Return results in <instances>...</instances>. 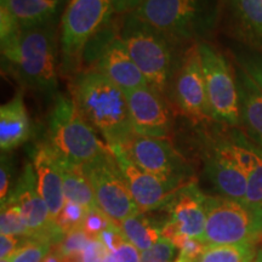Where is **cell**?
Wrapping results in <instances>:
<instances>
[{
  "label": "cell",
  "instance_id": "1",
  "mask_svg": "<svg viewBox=\"0 0 262 262\" xmlns=\"http://www.w3.org/2000/svg\"><path fill=\"white\" fill-rule=\"evenodd\" d=\"M73 101L108 147L126 145L135 135L125 93L95 68L75 75Z\"/></svg>",
  "mask_w": 262,
  "mask_h": 262
},
{
  "label": "cell",
  "instance_id": "2",
  "mask_svg": "<svg viewBox=\"0 0 262 262\" xmlns=\"http://www.w3.org/2000/svg\"><path fill=\"white\" fill-rule=\"evenodd\" d=\"M0 45L3 64L25 88L58 96L57 41L52 25L21 31Z\"/></svg>",
  "mask_w": 262,
  "mask_h": 262
},
{
  "label": "cell",
  "instance_id": "3",
  "mask_svg": "<svg viewBox=\"0 0 262 262\" xmlns=\"http://www.w3.org/2000/svg\"><path fill=\"white\" fill-rule=\"evenodd\" d=\"M47 142L62 159L80 166L110 152V147L81 116L73 98L62 95L55 98L49 116Z\"/></svg>",
  "mask_w": 262,
  "mask_h": 262
},
{
  "label": "cell",
  "instance_id": "4",
  "mask_svg": "<svg viewBox=\"0 0 262 262\" xmlns=\"http://www.w3.org/2000/svg\"><path fill=\"white\" fill-rule=\"evenodd\" d=\"M130 15L175 45L198 41L214 22L208 0H146Z\"/></svg>",
  "mask_w": 262,
  "mask_h": 262
},
{
  "label": "cell",
  "instance_id": "5",
  "mask_svg": "<svg viewBox=\"0 0 262 262\" xmlns=\"http://www.w3.org/2000/svg\"><path fill=\"white\" fill-rule=\"evenodd\" d=\"M127 54L157 93L166 90L176 71L173 42L127 14L119 33Z\"/></svg>",
  "mask_w": 262,
  "mask_h": 262
},
{
  "label": "cell",
  "instance_id": "6",
  "mask_svg": "<svg viewBox=\"0 0 262 262\" xmlns=\"http://www.w3.org/2000/svg\"><path fill=\"white\" fill-rule=\"evenodd\" d=\"M205 211V245H256L262 239V205L206 195Z\"/></svg>",
  "mask_w": 262,
  "mask_h": 262
},
{
  "label": "cell",
  "instance_id": "7",
  "mask_svg": "<svg viewBox=\"0 0 262 262\" xmlns=\"http://www.w3.org/2000/svg\"><path fill=\"white\" fill-rule=\"evenodd\" d=\"M114 12L111 0H70L61 21L62 66L74 71L88 44L103 31Z\"/></svg>",
  "mask_w": 262,
  "mask_h": 262
},
{
  "label": "cell",
  "instance_id": "8",
  "mask_svg": "<svg viewBox=\"0 0 262 262\" xmlns=\"http://www.w3.org/2000/svg\"><path fill=\"white\" fill-rule=\"evenodd\" d=\"M94 189L97 206L113 222L120 225L130 216L140 214L127 183L113 153H104L81 165Z\"/></svg>",
  "mask_w": 262,
  "mask_h": 262
},
{
  "label": "cell",
  "instance_id": "9",
  "mask_svg": "<svg viewBox=\"0 0 262 262\" xmlns=\"http://www.w3.org/2000/svg\"><path fill=\"white\" fill-rule=\"evenodd\" d=\"M198 49L212 120L228 126L241 125V107L234 70L224 55L208 42H198Z\"/></svg>",
  "mask_w": 262,
  "mask_h": 262
},
{
  "label": "cell",
  "instance_id": "10",
  "mask_svg": "<svg viewBox=\"0 0 262 262\" xmlns=\"http://www.w3.org/2000/svg\"><path fill=\"white\" fill-rule=\"evenodd\" d=\"M127 157L145 171L160 179L183 183L194 182L189 164L169 139H152L134 135L122 146Z\"/></svg>",
  "mask_w": 262,
  "mask_h": 262
},
{
  "label": "cell",
  "instance_id": "11",
  "mask_svg": "<svg viewBox=\"0 0 262 262\" xmlns=\"http://www.w3.org/2000/svg\"><path fill=\"white\" fill-rule=\"evenodd\" d=\"M205 198L195 182L180 188L165 205L169 220L162 226L163 237L175 245L185 238L203 242L206 224Z\"/></svg>",
  "mask_w": 262,
  "mask_h": 262
},
{
  "label": "cell",
  "instance_id": "12",
  "mask_svg": "<svg viewBox=\"0 0 262 262\" xmlns=\"http://www.w3.org/2000/svg\"><path fill=\"white\" fill-rule=\"evenodd\" d=\"M8 201L18 205L26 225L31 231L32 238L41 239L55 245L64 235L52 221L47 203L38 191L37 173L33 164L28 163L25 166L21 176L11 189Z\"/></svg>",
  "mask_w": 262,
  "mask_h": 262
},
{
  "label": "cell",
  "instance_id": "13",
  "mask_svg": "<svg viewBox=\"0 0 262 262\" xmlns=\"http://www.w3.org/2000/svg\"><path fill=\"white\" fill-rule=\"evenodd\" d=\"M116 158L120 171L123 172L134 201L141 212H147L163 208L170 198L188 183L169 181L160 179L142 170L131 160L122 146L110 147Z\"/></svg>",
  "mask_w": 262,
  "mask_h": 262
},
{
  "label": "cell",
  "instance_id": "14",
  "mask_svg": "<svg viewBox=\"0 0 262 262\" xmlns=\"http://www.w3.org/2000/svg\"><path fill=\"white\" fill-rule=\"evenodd\" d=\"M175 97L182 112L194 122L212 120L198 44L189 48L182 58L176 73Z\"/></svg>",
  "mask_w": 262,
  "mask_h": 262
},
{
  "label": "cell",
  "instance_id": "15",
  "mask_svg": "<svg viewBox=\"0 0 262 262\" xmlns=\"http://www.w3.org/2000/svg\"><path fill=\"white\" fill-rule=\"evenodd\" d=\"M204 153L205 172L220 195L245 202L248 178L235 160L228 137L206 141Z\"/></svg>",
  "mask_w": 262,
  "mask_h": 262
},
{
  "label": "cell",
  "instance_id": "16",
  "mask_svg": "<svg viewBox=\"0 0 262 262\" xmlns=\"http://www.w3.org/2000/svg\"><path fill=\"white\" fill-rule=\"evenodd\" d=\"M131 124L135 135L152 139H169L171 114L160 94L150 86L125 93Z\"/></svg>",
  "mask_w": 262,
  "mask_h": 262
},
{
  "label": "cell",
  "instance_id": "17",
  "mask_svg": "<svg viewBox=\"0 0 262 262\" xmlns=\"http://www.w3.org/2000/svg\"><path fill=\"white\" fill-rule=\"evenodd\" d=\"M95 70L120 88L124 93L149 86L142 72L127 54L120 35L111 32L101 40L95 55Z\"/></svg>",
  "mask_w": 262,
  "mask_h": 262
},
{
  "label": "cell",
  "instance_id": "18",
  "mask_svg": "<svg viewBox=\"0 0 262 262\" xmlns=\"http://www.w3.org/2000/svg\"><path fill=\"white\" fill-rule=\"evenodd\" d=\"M32 164L37 173L38 191L47 203L52 221L55 222L66 203L60 158L45 141L35 148Z\"/></svg>",
  "mask_w": 262,
  "mask_h": 262
},
{
  "label": "cell",
  "instance_id": "19",
  "mask_svg": "<svg viewBox=\"0 0 262 262\" xmlns=\"http://www.w3.org/2000/svg\"><path fill=\"white\" fill-rule=\"evenodd\" d=\"M32 126L24 93L17 91L0 107V148L3 153L17 148L31 139Z\"/></svg>",
  "mask_w": 262,
  "mask_h": 262
},
{
  "label": "cell",
  "instance_id": "20",
  "mask_svg": "<svg viewBox=\"0 0 262 262\" xmlns=\"http://www.w3.org/2000/svg\"><path fill=\"white\" fill-rule=\"evenodd\" d=\"M241 107V125L249 140L262 149V91L241 67L234 68Z\"/></svg>",
  "mask_w": 262,
  "mask_h": 262
},
{
  "label": "cell",
  "instance_id": "21",
  "mask_svg": "<svg viewBox=\"0 0 262 262\" xmlns=\"http://www.w3.org/2000/svg\"><path fill=\"white\" fill-rule=\"evenodd\" d=\"M0 6L12 16L21 31L51 25L56 15L58 0H0Z\"/></svg>",
  "mask_w": 262,
  "mask_h": 262
},
{
  "label": "cell",
  "instance_id": "22",
  "mask_svg": "<svg viewBox=\"0 0 262 262\" xmlns=\"http://www.w3.org/2000/svg\"><path fill=\"white\" fill-rule=\"evenodd\" d=\"M239 38L262 55V0H229Z\"/></svg>",
  "mask_w": 262,
  "mask_h": 262
},
{
  "label": "cell",
  "instance_id": "23",
  "mask_svg": "<svg viewBox=\"0 0 262 262\" xmlns=\"http://www.w3.org/2000/svg\"><path fill=\"white\" fill-rule=\"evenodd\" d=\"M58 158H60L66 201L84 206L89 211L98 209L94 189L91 187L89 180L84 173L81 166L67 162V160L62 159L60 156H58Z\"/></svg>",
  "mask_w": 262,
  "mask_h": 262
},
{
  "label": "cell",
  "instance_id": "24",
  "mask_svg": "<svg viewBox=\"0 0 262 262\" xmlns=\"http://www.w3.org/2000/svg\"><path fill=\"white\" fill-rule=\"evenodd\" d=\"M127 243L142 251L148 250L163 237L162 227L153 224L145 212L130 216L119 225Z\"/></svg>",
  "mask_w": 262,
  "mask_h": 262
},
{
  "label": "cell",
  "instance_id": "25",
  "mask_svg": "<svg viewBox=\"0 0 262 262\" xmlns=\"http://www.w3.org/2000/svg\"><path fill=\"white\" fill-rule=\"evenodd\" d=\"M257 253L255 244L206 245L195 262H253Z\"/></svg>",
  "mask_w": 262,
  "mask_h": 262
},
{
  "label": "cell",
  "instance_id": "26",
  "mask_svg": "<svg viewBox=\"0 0 262 262\" xmlns=\"http://www.w3.org/2000/svg\"><path fill=\"white\" fill-rule=\"evenodd\" d=\"M91 241L93 238H90L81 227L72 229L54 245V251H56L64 262H79L81 253Z\"/></svg>",
  "mask_w": 262,
  "mask_h": 262
},
{
  "label": "cell",
  "instance_id": "27",
  "mask_svg": "<svg viewBox=\"0 0 262 262\" xmlns=\"http://www.w3.org/2000/svg\"><path fill=\"white\" fill-rule=\"evenodd\" d=\"M0 232L2 234L14 235L21 239L32 238V233L26 225L21 210L14 202L8 201L4 205H2Z\"/></svg>",
  "mask_w": 262,
  "mask_h": 262
},
{
  "label": "cell",
  "instance_id": "28",
  "mask_svg": "<svg viewBox=\"0 0 262 262\" xmlns=\"http://www.w3.org/2000/svg\"><path fill=\"white\" fill-rule=\"evenodd\" d=\"M51 251L49 242L37 238L25 239L14 254L10 255V262H42L45 256Z\"/></svg>",
  "mask_w": 262,
  "mask_h": 262
},
{
  "label": "cell",
  "instance_id": "29",
  "mask_svg": "<svg viewBox=\"0 0 262 262\" xmlns=\"http://www.w3.org/2000/svg\"><path fill=\"white\" fill-rule=\"evenodd\" d=\"M88 212H89V210L85 209L84 206L66 201L63 209H62L61 214L58 215L55 224L60 228L62 233L66 234L72 229L81 227Z\"/></svg>",
  "mask_w": 262,
  "mask_h": 262
},
{
  "label": "cell",
  "instance_id": "30",
  "mask_svg": "<svg viewBox=\"0 0 262 262\" xmlns=\"http://www.w3.org/2000/svg\"><path fill=\"white\" fill-rule=\"evenodd\" d=\"M237 66L241 67L262 91V55L237 52L234 54Z\"/></svg>",
  "mask_w": 262,
  "mask_h": 262
},
{
  "label": "cell",
  "instance_id": "31",
  "mask_svg": "<svg viewBox=\"0 0 262 262\" xmlns=\"http://www.w3.org/2000/svg\"><path fill=\"white\" fill-rule=\"evenodd\" d=\"M176 245L169 239L162 237L152 248L141 253L140 262H170L175 256Z\"/></svg>",
  "mask_w": 262,
  "mask_h": 262
},
{
  "label": "cell",
  "instance_id": "32",
  "mask_svg": "<svg viewBox=\"0 0 262 262\" xmlns=\"http://www.w3.org/2000/svg\"><path fill=\"white\" fill-rule=\"evenodd\" d=\"M112 222L113 221L111 220L100 208H98L88 212L81 228L86 232V234L89 235L90 238L96 239L98 237V234L102 231H104Z\"/></svg>",
  "mask_w": 262,
  "mask_h": 262
},
{
  "label": "cell",
  "instance_id": "33",
  "mask_svg": "<svg viewBox=\"0 0 262 262\" xmlns=\"http://www.w3.org/2000/svg\"><path fill=\"white\" fill-rule=\"evenodd\" d=\"M97 239L100 242H102L110 253L117 250L120 245L126 242L122 229H120V226L116 224V222H112L104 231L101 232V233L98 234Z\"/></svg>",
  "mask_w": 262,
  "mask_h": 262
},
{
  "label": "cell",
  "instance_id": "34",
  "mask_svg": "<svg viewBox=\"0 0 262 262\" xmlns=\"http://www.w3.org/2000/svg\"><path fill=\"white\" fill-rule=\"evenodd\" d=\"M110 251L104 247L102 242L98 239H93L88 247L84 249L79 257V262H107Z\"/></svg>",
  "mask_w": 262,
  "mask_h": 262
},
{
  "label": "cell",
  "instance_id": "35",
  "mask_svg": "<svg viewBox=\"0 0 262 262\" xmlns=\"http://www.w3.org/2000/svg\"><path fill=\"white\" fill-rule=\"evenodd\" d=\"M11 173H12V166H11V160L6 153L2 155V166H0V202L2 205L5 204L8 201L11 189Z\"/></svg>",
  "mask_w": 262,
  "mask_h": 262
},
{
  "label": "cell",
  "instance_id": "36",
  "mask_svg": "<svg viewBox=\"0 0 262 262\" xmlns=\"http://www.w3.org/2000/svg\"><path fill=\"white\" fill-rule=\"evenodd\" d=\"M141 254L133 244L123 243L117 250L108 254L107 262H140Z\"/></svg>",
  "mask_w": 262,
  "mask_h": 262
},
{
  "label": "cell",
  "instance_id": "37",
  "mask_svg": "<svg viewBox=\"0 0 262 262\" xmlns=\"http://www.w3.org/2000/svg\"><path fill=\"white\" fill-rule=\"evenodd\" d=\"M176 248L180 250V255L181 256L188 258L189 261L195 262L199 258V256H201L203 251H204L206 245L202 241H198V239L185 238L176 245Z\"/></svg>",
  "mask_w": 262,
  "mask_h": 262
},
{
  "label": "cell",
  "instance_id": "38",
  "mask_svg": "<svg viewBox=\"0 0 262 262\" xmlns=\"http://www.w3.org/2000/svg\"><path fill=\"white\" fill-rule=\"evenodd\" d=\"M22 239L14 235L0 234V260H5L12 255L21 245Z\"/></svg>",
  "mask_w": 262,
  "mask_h": 262
},
{
  "label": "cell",
  "instance_id": "39",
  "mask_svg": "<svg viewBox=\"0 0 262 262\" xmlns=\"http://www.w3.org/2000/svg\"><path fill=\"white\" fill-rule=\"evenodd\" d=\"M116 14H130L146 0H111Z\"/></svg>",
  "mask_w": 262,
  "mask_h": 262
},
{
  "label": "cell",
  "instance_id": "40",
  "mask_svg": "<svg viewBox=\"0 0 262 262\" xmlns=\"http://www.w3.org/2000/svg\"><path fill=\"white\" fill-rule=\"evenodd\" d=\"M42 262H64V260L56 253V251L52 250L47 255V256H45Z\"/></svg>",
  "mask_w": 262,
  "mask_h": 262
},
{
  "label": "cell",
  "instance_id": "41",
  "mask_svg": "<svg viewBox=\"0 0 262 262\" xmlns=\"http://www.w3.org/2000/svg\"><path fill=\"white\" fill-rule=\"evenodd\" d=\"M173 262H193V261H189L188 258H186V257L181 256V255H179L178 258H176V260L173 261Z\"/></svg>",
  "mask_w": 262,
  "mask_h": 262
},
{
  "label": "cell",
  "instance_id": "42",
  "mask_svg": "<svg viewBox=\"0 0 262 262\" xmlns=\"http://www.w3.org/2000/svg\"><path fill=\"white\" fill-rule=\"evenodd\" d=\"M253 262H262V250L258 251L256 258H255V260H254Z\"/></svg>",
  "mask_w": 262,
  "mask_h": 262
},
{
  "label": "cell",
  "instance_id": "43",
  "mask_svg": "<svg viewBox=\"0 0 262 262\" xmlns=\"http://www.w3.org/2000/svg\"><path fill=\"white\" fill-rule=\"evenodd\" d=\"M0 262H10L8 258H5V260H0Z\"/></svg>",
  "mask_w": 262,
  "mask_h": 262
}]
</instances>
